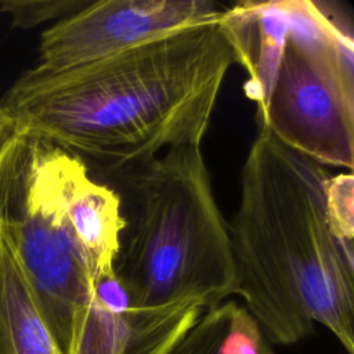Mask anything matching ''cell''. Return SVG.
<instances>
[{
  "label": "cell",
  "mask_w": 354,
  "mask_h": 354,
  "mask_svg": "<svg viewBox=\"0 0 354 354\" xmlns=\"http://www.w3.org/2000/svg\"><path fill=\"white\" fill-rule=\"evenodd\" d=\"M224 10L209 0H101L41 33L36 68L62 71L171 33L216 24Z\"/></svg>",
  "instance_id": "obj_6"
},
{
  "label": "cell",
  "mask_w": 354,
  "mask_h": 354,
  "mask_svg": "<svg viewBox=\"0 0 354 354\" xmlns=\"http://www.w3.org/2000/svg\"><path fill=\"white\" fill-rule=\"evenodd\" d=\"M235 62L218 22L62 71L32 68L0 101L11 129L116 176L202 141Z\"/></svg>",
  "instance_id": "obj_1"
},
{
  "label": "cell",
  "mask_w": 354,
  "mask_h": 354,
  "mask_svg": "<svg viewBox=\"0 0 354 354\" xmlns=\"http://www.w3.org/2000/svg\"><path fill=\"white\" fill-rule=\"evenodd\" d=\"M324 166L257 127L230 227L236 292L266 340L295 344L324 325L354 354V249L335 235Z\"/></svg>",
  "instance_id": "obj_2"
},
{
  "label": "cell",
  "mask_w": 354,
  "mask_h": 354,
  "mask_svg": "<svg viewBox=\"0 0 354 354\" xmlns=\"http://www.w3.org/2000/svg\"><path fill=\"white\" fill-rule=\"evenodd\" d=\"M116 177L127 207L115 274L134 307L207 311L235 295L230 227L202 145L171 147Z\"/></svg>",
  "instance_id": "obj_3"
},
{
  "label": "cell",
  "mask_w": 354,
  "mask_h": 354,
  "mask_svg": "<svg viewBox=\"0 0 354 354\" xmlns=\"http://www.w3.org/2000/svg\"><path fill=\"white\" fill-rule=\"evenodd\" d=\"M0 354H62L0 238Z\"/></svg>",
  "instance_id": "obj_8"
},
{
  "label": "cell",
  "mask_w": 354,
  "mask_h": 354,
  "mask_svg": "<svg viewBox=\"0 0 354 354\" xmlns=\"http://www.w3.org/2000/svg\"><path fill=\"white\" fill-rule=\"evenodd\" d=\"M290 28L266 106L256 113L288 148L321 166H354L351 26L310 0H285Z\"/></svg>",
  "instance_id": "obj_5"
},
{
  "label": "cell",
  "mask_w": 354,
  "mask_h": 354,
  "mask_svg": "<svg viewBox=\"0 0 354 354\" xmlns=\"http://www.w3.org/2000/svg\"><path fill=\"white\" fill-rule=\"evenodd\" d=\"M62 148L11 129L0 140V238L62 354H75L95 274L66 213Z\"/></svg>",
  "instance_id": "obj_4"
},
{
  "label": "cell",
  "mask_w": 354,
  "mask_h": 354,
  "mask_svg": "<svg viewBox=\"0 0 354 354\" xmlns=\"http://www.w3.org/2000/svg\"><path fill=\"white\" fill-rule=\"evenodd\" d=\"M326 212L337 239L350 249L354 236V177L347 174L329 176L325 184Z\"/></svg>",
  "instance_id": "obj_11"
},
{
  "label": "cell",
  "mask_w": 354,
  "mask_h": 354,
  "mask_svg": "<svg viewBox=\"0 0 354 354\" xmlns=\"http://www.w3.org/2000/svg\"><path fill=\"white\" fill-rule=\"evenodd\" d=\"M10 130H11V123H10V120L7 119V116L4 115V112H3V109L0 106V140L6 134H8Z\"/></svg>",
  "instance_id": "obj_12"
},
{
  "label": "cell",
  "mask_w": 354,
  "mask_h": 354,
  "mask_svg": "<svg viewBox=\"0 0 354 354\" xmlns=\"http://www.w3.org/2000/svg\"><path fill=\"white\" fill-rule=\"evenodd\" d=\"M231 299L205 311L181 342L174 347L171 354H214L221 343L228 325Z\"/></svg>",
  "instance_id": "obj_9"
},
{
  "label": "cell",
  "mask_w": 354,
  "mask_h": 354,
  "mask_svg": "<svg viewBox=\"0 0 354 354\" xmlns=\"http://www.w3.org/2000/svg\"><path fill=\"white\" fill-rule=\"evenodd\" d=\"M218 25L235 62L249 75L246 94L256 102L259 112L267 104L289 35L285 0L236 3L224 10Z\"/></svg>",
  "instance_id": "obj_7"
},
{
  "label": "cell",
  "mask_w": 354,
  "mask_h": 354,
  "mask_svg": "<svg viewBox=\"0 0 354 354\" xmlns=\"http://www.w3.org/2000/svg\"><path fill=\"white\" fill-rule=\"evenodd\" d=\"M91 1L87 0H1L0 12L7 14L17 28H35L47 21H61Z\"/></svg>",
  "instance_id": "obj_10"
}]
</instances>
